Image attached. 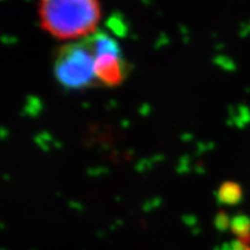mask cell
Segmentation results:
<instances>
[{
    "label": "cell",
    "instance_id": "1",
    "mask_svg": "<svg viewBox=\"0 0 250 250\" xmlns=\"http://www.w3.org/2000/svg\"><path fill=\"white\" fill-rule=\"evenodd\" d=\"M39 15L41 26L50 35L71 40L95 33L101 11L94 0H48L40 2Z\"/></svg>",
    "mask_w": 250,
    "mask_h": 250
},
{
    "label": "cell",
    "instance_id": "2",
    "mask_svg": "<svg viewBox=\"0 0 250 250\" xmlns=\"http://www.w3.org/2000/svg\"><path fill=\"white\" fill-rule=\"evenodd\" d=\"M54 71L58 83L67 89H83L100 83L89 36L61 46L56 52Z\"/></svg>",
    "mask_w": 250,
    "mask_h": 250
},
{
    "label": "cell",
    "instance_id": "3",
    "mask_svg": "<svg viewBox=\"0 0 250 250\" xmlns=\"http://www.w3.org/2000/svg\"><path fill=\"white\" fill-rule=\"evenodd\" d=\"M89 40L95 56L96 79L105 86L121 83L126 74V65L116 41L103 31L93 33Z\"/></svg>",
    "mask_w": 250,
    "mask_h": 250
},
{
    "label": "cell",
    "instance_id": "4",
    "mask_svg": "<svg viewBox=\"0 0 250 250\" xmlns=\"http://www.w3.org/2000/svg\"><path fill=\"white\" fill-rule=\"evenodd\" d=\"M242 189L240 184L235 182H225L219 188L217 199L220 204L235 205L241 201Z\"/></svg>",
    "mask_w": 250,
    "mask_h": 250
},
{
    "label": "cell",
    "instance_id": "5",
    "mask_svg": "<svg viewBox=\"0 0 250 250\" xmlns=\"http://www.w3.org/2000/svg\"><path fill=\"white\" fill-rule=\"evenodd\" d=\"M230 228L239 241L250 245V219L246 215H236L230 220Z\"/></svg>",
    "mask_w": 250,
    "mask_h": 250
},
{
    "label": "cell",
    "instance_id": "6",
    "mask_svg": "<svg viewBox=\"0 0 250 250\" xmlns=\"http://www.w3.org/2000/svg\"><path fill=\"white\" fill-rule=\"evenodd\" d=\"M107 24L108 27L118 36H124L125 33H126V26H125L123 22V19H121L120 17H116V15H112V17H110Z\"/></svg>",
    "mask_w": 250,
    "mask_h": 250
},
{
    "label": "cell",
    "instance_id": "7",
    "mask_svg": "<svg viewBox=\"0 0 250 250\" xmlns=\"http://www.w3.org/2000/svg\"><path fill=\"white\" fill-rule=\"evenodd\" d=\"M230 224L229 220H228L227 215L224 213V212H219V214L215 218V225L217 227L220 228V229H225L227 227V225Z\"/></svg>",
    "mask_w": 250,
    "mask_h": 250
},
{
    "label": "cell",
    "instance_id": "8",
    "mask_svg": "<svg viewBox=\"0 0 250 250\" xmlns=\"http://www.w3.org/2000/svg\"><path fill=\"white\" fill-rule=\"evenodd\" d=\"M248 250H250V248H249V249H248Z\"/></svg>",
    "mask_w": 250,
    "mask_h": 250
}]
</instances>
